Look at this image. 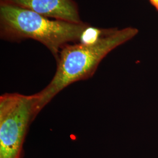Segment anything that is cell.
I'll list each match as a JSON object with an SVG mask.
<instances>
[{
	"label": "cell",
	"mask_w": 158,
	"mask_h": 158,
	"mask_svg": "<svg viewBox=\"0 0 158 158\" xmlns=\"http://www.w3.org/2000/svg\"><path fill=\"white\" fill-rule=\"evenodd\" d=\"M87 23L53 19L0 0V38L11 42L36 40L56 60L64 46L83 38L90 29Z\"/></svg>",
	"instance_id": "cell-2"
},
{
	"label": "cell",
	"mask_w": 158,
	"mask_h": 158,
	"mask_svg": "<svg viewBox=\"0 0 158 158\" xmlns=\"http://www.w3.org/2000/svg\"><path fill=\"white\" fill-rule=\"evenodd\" d=\"M51 19L82 23L79 6L74 0H4Z\"/></svg>",
	"instance_id": "cell-4"
},
{
	"label": "cell",
	"mask_w": 158,
	"mask_h": 158,
	"mask_svg": "<svg viewBox=\"0 0 158 158\" xmlns=\"http://www.w3.org/2000/svg\"><path fill=\"white\" fill-rule=\"evenodd\" d=\"M138 34V30L133 27L111 29L102 32L91 42L64 46L56 60V70L50 83L35 94L38 114L65 88L76 82L91 78L108 53Z\"/></svg>",
	"instance_id": "cell-1"
},
{
	"label": "cell",
	"mask_w": 158,
	"mask_h": 158,
	"mask_svg": "<svg viewBox=\"0 0 158 158\" xmlns=\"http://www.w3.org/2000/svg\"><path fill=\"white\" fill-rule=\"evenodd\" d=\"M150 1L158 11V0H150Z\"/></svg>",
	"instance_id": "cell-5"
},
{
	"label": "cell",
	"mask_w": 158,
	"mask_h": 158,
	"mask_svg": "<svg viewBox=\"0 0 158 158\" xmlns=\"http://www.w3.org/2000/svg\"><path fill=\"white\" fill-rule=\"evenodd\" d=\"M35 94L6 93L0 97V158H21L31 123L38 115Z\"/></svg>",
	"instance_id": "cell-3"
}]
</instances>
